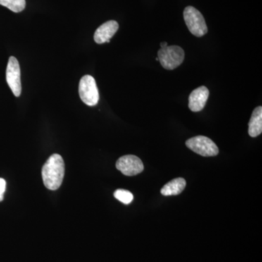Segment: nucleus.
Returning a JSON list of instances; mask_svg holds the SVG:
<instances>
[{
	"label": "nucleus",
	"instance_id": "f257e3e1",
	"mask_svg": "<svg viewBox=\"0 0 262 262\" xmlns=\"http://www.w3.org/2000/svg\"><path fill=\"white\" fill-rule=\"evenodd\" d=\"M64 173V161L61 155H52L42 169V177L45 186L50 190H56L61 187Z\"/></svg>",
	"mask_w": 262,
	"mask_h": 262
},
{
	"label": "nucleus",
	"instance_id": "f03ea898",
	"mask_svg": "<svg viewBox=\"0 0 262 262\" xmlns=\"http://www.w3.org/2000/svg\"><path fill=\"white\" fill-rule=\"evenodd\" d=\"M158 55L160 64L167 70H175L184 60V50L178 46L160 48Z\"/></svg>",
	"mask_w": 262,
	"mask_h": 262
},
{
	"label": "nucleus",
	"instance_id": "7ed1b4c3",
	"mask_svg": "<svg viewBox=\"0 0 262 262\" xmlns=\"http://www.w3.org/2000/svg\"><path fill=\"white\" fill-rule=\"evenodd\" d=\"M184 18L189 32L195 37H201L208 32L206 20L199 10L188 6L184 10Z\"/></svg>",
	"mask_w": 262,
	"mask_h": 262
},
{
	"label": "nucleus",
	"instance_id": "20e7f679",
	"mask_svg": "<svg viewBox=\"0 0 262 262\" xmlns=\"http://www.w3.org/2000/svg\"><path fill=\"white\" fill-rule=\"evenodd\" d=\"M186 146L196 154L203 157L216 156L220 152L218 146L209 138L198 136L186 141Z\"/></svg>",
	"mask_w": 262,
	"mask_h": 262
},
{
	"label": "nucleus",
	"instance_id": "39448f33",
	"mask_svg": "<svg viewBox=\"0 0 262 262\" xmlns=\"http://www.w3.org/2000/svg\"><path fill=\"white\" fill-rule=\"evenodd\" d=\"M79 94L81 100L88 106H94L97 104L99 101V93L96 80L92 76L84 75L81 78Z\"/></svg>",
	"mask_w": 262,
	"mask_h": 262
},
{
	"label": "nucleus",
	"instance_id": "423d86ee",
	"mask_svg": "<svg viewBox=\"0 0 262 262\" xmlns=\"http://www.w3.org/2000/svg\"><path fill=\"white\" fill-rule=\"evenodd\" d=\"M6 80L12 92L16 97L21 94L20 65L15 57H10L6 70Z\"/></svg>",
	"mask_w": 262,
	"mask_h": 262
},
{
	"label": "nucleus",
	"instance_id": "0eeeda50",
	"mask_svg": "<svg viewBox=\"0 0 262 262\" xmlns=\"http://www.w3.org/2000/svg\"><path fill=\"white\" fill-rule=\"evenodd\" d=\"M117 170L127 177L138 175L144 170V166L140 158L135 155H125L117 160Z\"/></svg>",
	"mask_w": 262,
	"mask_h": 262
},
{
	"label": "nucleus",
	"instance_id": "6e6552de",
	"mask_svg": "<svg viewBox=\"0 0 262 262\" xmlns=\"http://www.w3.org/2000/svg\"><path fill=\"white\" fill-rule=\"evenodd\" d=\"M209 96V91L205 86L194 90L189 96V108L194 113L201 112L206 106Z\"/></svg>",
	"mask_w": 262,
	"mask_h": 262
},
{
	"label": "nucleus",
	"instance_id": "1a4fd4ad",
	"mask_svg": "<svg viewBox=\"0 0 262 262\" xmlns=\"http://www.w3.org/2000/svg\"><path fill=\"white\" fill-rule=\"evenodd\" d=\"M119 29L118 23L115 20H108L100 26L94 34L95 42L98 44L110 42V39L115 35Z\"/></svg>",
	"mask_w": 262,
	"mask_h": 262
},
{
	"label": "nucleus",
	"instance_id": "9d476101",
	"mask_svg": "<svg viewBox=\"0 0 262 262\" xmlns=\"http://www.w3.org/2000/svg\"><path fill=\"white\" fill-rule=\"evenodd\" d=\"M262 132V107L258 106L253 111L251 120L248 123V134L255 138L259 136Z\"/></svg>",
	"mask_w": 262,
	"mask_h": 262
},
{
	"label": "nucleus",
	"instance_id": "9b49d317",
	"mask_svg": "<svg viewBox=\"0 0 262 262\" xmlns=\"http://www.w3.org/2000/svg\"><path fill=\"white\" fill-rule=\"evenodd\" d=\"M187 182L183 178H177L170 181L162 188L161 194L164 196L178 195L185 189Z\"/></svg>",
	"mask_w": 262,
	"mask_h": 262
},
{
	"label": "nucleus",
	"instance_id": "f8f14e48",
	"mask_svg": "<svg viewBox=\"0 0 262 262\" xmlns=\"http://www.w3.org/2000/svg\"><path fill=\"white\" fill-rule=\"evenodd\" d=\"M0 5L14 13H20L26 8V0H0Z\"/></svg>",
	"mask_w": 262,
	"mask_h": 262
},
{
	"label": "nucleus",
	"instance_id": "ddd939ff",
	"mask_svg": "<svg viewBox=\"0 0 262 262\" xmlns=\"http://www.w3.org/2000/svg\"><path fill=\"white\" fill-rule=\"evenodd\" d=\"M114 196L119 201L126 205L130 204L134 200V195H133L132 193L125 190V189H117L114 193Z\"/></svg>",
	"mask_w": 262,
	"mask_h": 262
},
{
	"label": "nucleus",
	"instance_id": "4468645a",
	"mask_svg": "<svg viewBox=\"0 0 262 262\" xmlns=\"http://www.w3.org/2000/svg\"><path fill=\"white\" fill-rule=\"evenodd\" d=\"M5 190H6V182L4 179L0 178V202L4 199Z\"/></svg>",
	"mask_w": 262,
	"mask_h": 262
},
{
	"label": "nucleus",
	"instance_id": "2eb2a0df",
	"mask_svg": "<svg viewBox=\"0 0 262 262\" xmlns=\"http://www.w3.org/2000/svg\"><path fill=\"white\" fill-rule=\"evenodd\" d=\"M167 46H168V43H167L166 42H163L160 43V48H165V47H167Z\"/></svg>",
	"mask_w": 262,
	"mask_h": 262
}]
</instances>
